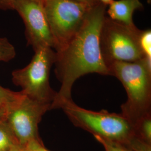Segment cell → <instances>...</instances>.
Here are the masks:
<instances>
[{"mask_svg": "<svg viewBox=\"0 0 151 151\" xmlns=\"http://www.w3.org/2000/svg\"><path fill=\"white\" fill-rule=\"evenodd\" d=\"M108 6L97 1L92 6L79 30L63 49L55 52V74L61 85L51 105L60 109L72 101L76 81L89 73L110 76L101 50L100 36Z\"/></svg>", "mask_w": 151, "mask_h": 151, "instance_id": "6da1fadb", "label": "cell"}, {"mask_svg": "<svg viewBox=\"0 0 151 151\" xmlns=\"http://www.w3.org/2000/svg\"><path fill=\"white\" fill-rule=\"evenodd\" d=\"M110 76L118 79L127 95L121 114L134 125L151 113V60L114 62L109 66Z\"/></svg>", "mask_w": 151, "mask_h": 151, "instance_id": "7a4b0ae2", "label": "cell"}, {"mask_svg": "<svg viewBox=\"0 0 151 151\" xmlns=\"http://www.w3.org/2000/svg\"><path fill=\"white\" fill-rule=\"evenodd\" d=\"M62 109L76 127L108 140L127 146L134 137L133 124L121 113H109L105 110L96 111L87 110L70 101L63 104Z\"/></svg>", "mask_w": 151, "mask_h": 151, "instance_id": "3957f363", "label": "cell"}, {"mask_svg": "<svg viewBox=\"0 0 151 151\" xmlns=\"http://www.w3.org/2000/svg\"><path fill=\"white\" fill-rule=\"evenodd\" d=\"M30 62L21 69L12 72V80L22 88L24 95L41 103L52 105L57 92L52 88L49 77L55 60V52L49 47L34 50Z\"/></svg>", "mask_w": 151, "mask_h": 151, "instance_id": "277c9868", "label": "cell"}, {"mask_svg": "<svg viewBox=\"0 0 151 151\" xmlns=\"http://www.w3.org/2000/svg\"><path fill=\"white\" fill-rule=\"evenodd\" d=\"M141 30L105 16L100 36L103 59L109 66L114 62H133L145 58L139 38Z\"/></svg>", "mask_w": 151, "mask_h": 151, "instance_id": "5b68a950", "label": "cell"}, {"mask_svg": "<svg viewBox=\"0 0 151 151\" xmlns=\"http://www.w3.org/2000/svg\"><path fill=\"white\" fill-rule=\"evenodd\" d=\"M95 3L90 4L73 0H43L44 10L54 40L55 52L63 48L73 37Z\"/></svg>", "mask_w": 151, "mask_h": 151, "instance_id": "8992f818", "label": "cell"}, {"mask_svg": "<svg viewBox=\"0 0 151 151\" xmlns=\"http://www.w3.org/2000/svg\"><path fill=\"white\" fill-rule=\"evenodd\" d=\"M50 110V104L39 102L24 94L19 101L7 109L6 120L20 146L24 147L34 140L42 141L39 124Z\"/></svg>", "mask_w": 151, "mask_h": 151, "instance_id": "52a82bcc", "label": "cell"}, {"mask_svg": "<svg viewBox=\"0 0 151 151\" xmlns=\"http://www.w3.org/2000/svg\"><path fill=\"white\" fill-rule=\"evenodd\" d=\"M13 10L22 17L25 27L27 45L34 50L42 47L54 48L43 5V0H15Z\"/></svg>", "mask_w": 151, "mask_h": 151, "instance_id": "ba28073f", "label": "cell"}, {"mask_svg": "<svg viewBox=\"0 0 151 151\" xmlns=\"http://www.w3.org/2000/svg\"><path fill=\"white\" fill-rule=\"evenodd\" d=\"M108 6L106 13L110 19L129 27L135 26L133 20L134 12L143 9L140 0H113Z\"/></svg>", "mask_w": 151, "mask_h": 151, "instance_id": "9c48e42d", "label": "cell"}, {"mask_svg": "<svg viewBox=\"0 0 151 151\" xmlns=\"http://www.w3.org/2000/svg\"><path fill=\"white\" fill-rule=\"evenodd\" d=\"M20 146L5 118L0 120V151H9Z\"/></svg>", "mask_w": 151, "mask_h": 151, "instance_id": "30bf717a", "label": "cell"}, {"mask_svg": "<svg viewBox=\"0 0 151 151\" xmlns=\"http://www.w3.org/2000/svg\"><path fill=\"white\" fill-rule=\"evenodd\" d=\"M133 127L135 135L151 145V113L140 118Z\"/></svg>", "mask_w": 151, "mask_h": 151, "instance_id": "8fae6325", "label": "cell"}, {"mask_svg": "<svg viewBox=\"0 0 151 151\" xmlns=\"http://www.w3.org/2000/svg\"><path fill=\"white\" fill-rule=\"evenodd\" d=\"M21 91L15 92L0 85V106L7 109L15 105L22 97Z\"/></svg>", "mask_w": 151, "mask_h": 151, "instance_id": "7c38bea8", "label": "cell"}, {"mask_svg": "<svg viewBox=\"0 0 151 151\" xmlns=\"http://www.w3.org/2000/svg\"><path fill=\"white\" fill-rule=\"evenodd\" d=\"M16 56L14 46L8 39L0 37V62H9Z\"/></svg>", "mask_w": 151, "mask_h": 151, "instance_id": "4fadbf2b", "label": "cell"}, {"mask_svg": "<svg viewBox=\"0 0 151 151\" xmlns=\"http://www.w3.org/2000/svg\"><path fill=\"white\" fill-rule=\"evenodd\" d=\"M139 42L140 48L145 57L148 60H151V30L148 29L141 30Z\"/></svg>", "mask_w": 151, "mask_h": 151, "instance_id": "5bb4252c", "label": "cell"}, {"mask_svg": "<svg viewBox=\"0 0 151 151\" xmlns=\"http://www.w3.org/2000/svg\"><path fill=\"white\" fill-rule=\"evenodd\" d=\"M105 149V151H132L128 147L119 142L108 140L98 136H94Z\"/></svg>", "mask_w": 151, "mask_h": 151, "instance_id": "9a60e30c", "label": "cell"}, {"mask_svg": "<svg viewBox=\"0 0 151 151\" xmlns=\"http://www.w3.org/2000/svg\"><path fill=\"white\" fill-rule=\"evenodd\" d=\"M128 147L132 151H151V145L142 140L136 135L130 140Z\"/></svg>", "mask_w": 151, "mask_h": 151, "instance_id": "2e32d148", "label": "cell"}, {"mask_svg": "<svg viewBox=\"0 0 151 151\" xmlns=\"http://www.w3.org/2000/svg\"><path fill=\"white\" fill-rule=\"evenodd\" d=\"M22 151H50L43 145L42 141L34 140L22 147Z\"/></svg>", "mask_w": 151, "mask_h": 151, "instance_id": "e0dca14e", "label": "cell"}, {"mask_svg": "<svg viewBox=\"0 0 151 151\" xmlns=\"http://www.w3.org/2000/svg\"><path fill=\"white\" fill-rule=\"evenodd\" d=\"M15 1V0H0V10H13V7Z\"/></svg>", "mask_w": 151, "mask_h": 151, "instance_id": "ac0fdd59", "label": "cell"}, {"mask_svg": "<svg viewBox=\"0 0 151 151\" xmlns=\"http://www.w3.org/2000/svg\"><path fill=\"white\" fill-rule=\"evenodd\" d=\"M7 111V108L5 106H0V120L4 119L6 117Z\"/></svg>", "mask_w": 151, "mask_h": 151, "instance_id": "d6986e66", "label": "cell"}, {"mask_svg": "<svg viewBox=\"0 0 151 151\" xmlns=\"http://www.w3.org/2000/svg\"><path fill=\"white\" fill-rule=\"evenodd\" d=\"M73 1L81 2H84V3H87V4H94L97 1L96 0H73Z\"/></svg>", "mask_w": 151, "mask_h": 151, "instance_id": "ffe728a7", "label": "cell"}, {"mask_svg": "<svg viewBox=\"0 0 151 151\" xmlns=\"http://www.w3.org/2000/svg\"><path fill=\"white\" fill-rule=\"evenodd\" d=\"M96 1L103 3V4L105 5L108 6L113 2V0H96Z\"/></svg>", "mask_w": 151, "mask_h": 151, "instance_id": "44dd1931", "label": "cell"}, {"mask_svg": "<svg viewBox=\"0 0 151 151\" xmlns=\"http://www.w3.org/2000/svg\"><path fill=\"white\" fill-rule=\"evenodd\" d=\"M9 151H22V146H19L12 148Z\"/></svg>", "mask_w": 151, "mask_h": 151, "instance_id": "7402d4cb", "label": "cell"}]
</instances>
